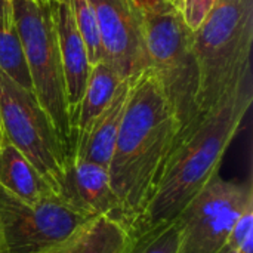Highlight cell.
Instances as JSON below:
<instances>
[{"label": "cell", "mask_w": 253, "mask_h": 253, "mask_svg": "<svg viewBox=\"0 0 253 253\" xmlns=\"http://www.w3.org/2000/svg\"><path fill=\"white\" fill-rule=\"evenodd\" d=\"M253 102L252 71L233 86L200 120L175 141L154 193L130 230V240L175 221L219 173L222 159Z\"/></svg>", "instance_id": "1"}, {"label": "cell", "mask_w": 253, "mask_h": 253, "mask_svg": "<svg viewBox=\"0 0 253 253\" xmlns=\"http://www.w3.org/2000/svg\"><path fill=\"white\" fill-rule=\"evenodd\" d=\"M176 135L178 122L172 107L157 74L147 68L132 77L107 168L129 233L154 193Z\"/></svg>", "instance_id": "2"}, {"label": "cell", "mask_w": 253, "mask_h": 253, "mask_svg": "<svg viewBox=\"0 0 253 253\" xmlns=\"http://www.w3.org/2000/svg\"><path fill=\"white\" fill-rule=\"evenodd\" d=\"M252 44L253 0H218L193 31L200 119L252 71Z\"/></svg>", "instance_id": "3"}, {"label": "cell", "mask_w": 253, "mask_h": 253, "mask_svg": "<svg viewBox=\"0 0 253 253\" xmlns=\"http://www.w3.org/2000/svg\"><path fill=\"white\" fill-rule=\"evenodd\" d=\"M142 13L150 68L157 74L178 122L176 141L200 120L199 67L193 52V30L170 1L142 10Z\"/></svg>", "instance_id": "4"}, {"label": "cell", "mask_w": 253, "mask_h": 253, "mask_svg": "<svg viewBox=\"0 0 253 253\" xmlns=\"http://www.w3.org/2000/svg\"><path fill=\"white\" fill-rule=\"evenodd\" d=\"M10 3L31 79L33 93L52 120L73 159L65 77L58 47L52 3L40 0H10Z\"/></svg>", "instance_id": "5"}, {"label": "cell", "mask_w": 253, "mask_h": 253, "mask_svg": "<svg viewBox=\"0 0 253 253\" xmlns=\"http://www.w3.org/2000/svg\"><path fill=\"white\" fill-rule=\"evenodd\" d=\"M0 129L52 190L61 196L71 157L52 120L31 90L16 84L0 71Z\"/></svg>", "instance_id": "6"}, {"label": "cell", "mask_w": 253, "mask_h": 253, "mask_svg": "<svg viewBox=\"0 0 253 253\" xmlns=\"http://www.w3.org/2000/svg\"><path fill=\"white\" fill-rule=\"evenodd\" d=\"M253 205L251 179L228 181L218 173L178 216V253H219L237 218Z\"/></svg>", "instance_id": "7"}, {"label": "cell", "mask_w": 253, "mask_h": 253, "mask_svg": "<svg viewBox=\"0 0 253 253\" xmlns=\"http://www.w3.org/2000/svg\"><path fill=\"white\" fill-rule=\"evenodd\" d=\"M93 218L59 196L30 205L0 187V225L10 253L50 252Z\"/></svg>", "instance_id": "8"}, {"label": "cell", "mask_w": 253, "mask_h": 253, "mask_svg": "<svg viewBox=\"0 0 253 253\" xmlns=\"http://www.w3.org/2000/svg\"><path fill=\"white\" fill-rule=\"evenodd\" d=\"M99 28L102 61L123 79L150 68L144 13L133 0H89Z\"/></svg>", "instance_id": "9"}, {"label": "cell", "mask_w": 253, "mask_h": 253, "mask_svg": "<svg viewBox=\"0 0 253 253\" xmlns=\"http://www.w3.org/2000/svg\"><path fill=\"white\" fill-rule=\"evenodd\" d=\"M61 197L89 216H107L126 228L122 205L104 166L86 160H71Z\"/></svg>", "instance_id": "10"}, {"label": "cell", "mask_w": 253, "mask_h": 253, "mask_svg": "<svg viewBox=\"0 0 253 253\" xmlns=\"http://www.w3.org/2000/svg\"><path fill=\"white\" fill-rule=\"evenodd\" d=\"M50 3L53 10L59 55L64 68L67 104L71 123L73 114L83 96L89 74L92 71V65L87 58L84 42L71 16L70 7L62 0H53Z\"/></svg>", "instance_id": "11"}, {"label": "cell", "mask_w": 253, "mask_h": 253, "mask_svg": "<svg viewBox=\"0 0 253 253\" xmlns=\"http://www.w3.org/2000/svg\"><path fill=\"white\" fill-rule=\"evenodd\" d=\"M132 79L123 80L108 107L93 120L83 139L74 147L73 160H86L108 168Z\"/></svg>", "instance_id": "12"}, {"label": "cell", "mask_w": 253, "mask_h": 253, "mask_svg": "<svg viewBox=\"0 0 253 253\" xmlns=\"http://www.w3.org/2000/svg\"><path fill=\"white\" fill-rule=\"evenodd\" d=\"M0 187L30 205L58 196L31 162L6 139L0 144Z\"/></svg>", "instance_id": "13"}, {"label": "cell", "mask_w": 253, "mask_h": 253, "mask_svg": "<svg viewBox=\"0 0 253 253\" xmlns=\"http://www.w3.org/2000/svg\"><path fill=\"white\" fill-rule=\"evenodd\" d=\"M122 82L123 79L107 62L101 61L92 67L83 96L71 119L73 151L83 139L93 120L108 107Z\"/></svg>", "instance_id": "14"}, {"label": "cell", "mask_w": 253, "mask_h": 253, "mask_svg": "<svg viewBox=\"0 0 253 253\" xmlns=\"http://www.w3.org/2000/svg\"><path fill=\"white\" fill-rule=\"evenodd\" d=\"M130 242L129 231L120 222L96 216L64 245L47 253H125Z\"/></svg>", "instance_id": "15"}, {"label": "cell", "mask_w": 253, "mask_h": 253, "mask_svg": "<svg viewBox=\"0 0 253 253\" xmlns=\"http://www.w3.org/2000/svg\"><path fill=\"white\" fill-rule=\"evenodd\" d=\"M0 71L16 84L33 92L24 49L13 19H0Z\"/></svg>", "instance_id": "16"}, {"label": "cell", "mask_w": 253, "mask_h": 253, "mask_svg": "<svg viewBox=\"0 0 253 253\" xmlns=\"http://www.w3.org/2000/svg\"><path fill=\"white\" fill-rule=\"evenodd\" d=\"M70 7L74 24L84 42L90 65L102 61V43L93 7L89 0H62Z\"/></svg>", "instance_id": "17"}, {"label": "cell", "mask_w": 253, "mask_h": 253, "mask_svg": "<svg viewBox=\"0 0 253 253\" xmlns=\"http://www.w3.org/2000/svg\"><path fill=\"white\" fill-rule=\"evenodd\" d=\"M179 221L178 218L151 233L130 242L125 253H178Z\"/></svg>", "instance_id": "18"}, {"label": "cell", "mask_w": 253, "mask_h": 253, "mask_svg": "<svg viewBox=\"0 0 253 253\" xmlns=\"http://www.w3.org/2000/svg\"><path fill=\"white\" fill-rule=\"evenodd\" d=\"M228 245L236 253H253V205L248 206L237 218L228 237Z\"/></svg>", "instance_id": "19"}, {"label": "cell", "mask_w": 253, "mask_h": 253, "mask_svg": "<svg viewBox=\"0 0 253 253\" xmlns=\"http://www.w3.org/2000/svg\"><path fill=\"white\" fill-rule=\"evenodd\" d=\"M218 0H179L176 7L179 9L185 24L190 30H196Z\"/></svg>", "instance_id": "20"}, {"label": "cell", "mask_w": 253, "mask_h": 253, "mask_svg": "<svg viewBox=\"0 0 253 253\" xmlns=\"http://www.w3.org/2000/svg\"><path fill=\"white\" fill-rule=\"evenodd\" d=\"M0 19H13L10 0H0Z\"/></svg>", "instance_id": "21"}, {"label": "cell", "mask_w": 253, "mask_h": 253, "mask_svg": "<svg viewBox=\"0 0 253 253\" xmlns=\"http://www.w3.org/2000/svg\"><path fill=\"white\" fill-rule=\"evenodd\" d=\"M135 4L141 9V10H148V9H153L165 1H169V0H133Z\"/></svg>", "instance_id": "22"}, {"label": "cell", "mask_w": 253, "mask_h": 253, "mask_svg": "<svg viewBox=\"0 0 253 253\" xmlns=\"http://www.w3.org/2000/svg\"><path fill=\"white\" fill-rule=\"evenodd\" d=\"M0 253H10L7 243H6V239H4V234H3V230H1V225H0Z\"/></svg>", "instance_id": "23"}, {"label": "cell", "mask_w": 253, "mask_h": 253, "mask_svg": "<svg viewBox=\"0 0 253 253\" xmlns=\"http://www.w3.org/2000/svg\"><path fill=\"white\" fill-rule=\"evenodd\" d=\"M219 253H236V251H234V249H233V248H231V246H230V245L227 243V245H225V246L222 248V251H221Z\"/></svg>", "instance_id": "24"}, {"label": "cell", "mask_w": 253, "mask_h": 253, "mask_svg": "<svg viewBox=\"0 0 253 253\" xmlns=\"http://www.w3.org/2000/svg\"><path fill=\"white\" fill-rule=\"evenodd\" d=\"M169 1H170V3H173V4H175V6H176V4H178V1H179V0H169Z\"/></svg>", "instance_id": "25"}, {"label": "cell", "mask_w": 253, "mask_h": 253, "mask_svg": "<svg viewBox=\"0 0 253 253\" xmlns=\"http://www.w3.org/2000/svg\"><path fill=\"white\" fill-rule=\"evenodd\" d=\"M1 139H3V136H1V129H0V144H1Z\"/></svg>", "instance_id": "26"}, {"label": "cell", "mask_w": 253, "mask_h": 253, "mask_svg": "<svg viewBox=\"0 0 253 253\" xmlns=\"http://www.w3.org/2000/svg\"><path fill=\"white\" fill-rule=\"evenodd\" d=\"M40 1H47V3H50V1H53V0H40Z\"/></svg>", "instance_id": "27"}]
</instances>
